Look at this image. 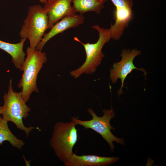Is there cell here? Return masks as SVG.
<instances>
[{
  "label": "cell",
  "instance_id": "cell-1",
  "mask_svg": "<svg viewBox=\"0 0 166 166\" xmlns=\"http://www.w3.org/2000/svg\"><path fill=\"white\" fill-rule=\"evenodd\" d=\"M26 57L19 70L23 72L17 86L21 89L22 96L27 102L33 92L38 93L37 85L38 74L46 63V53L42 50L30 46L26 50Z\"/></svg>",
  "mask_w": 166,
  "mask_h": 166
},
{
  "label": "cell",
  "instance_id": "cell-2",
  "mask_svg": "<svg viewBox=\"0 0 166 166\" xmlns=\"http://www.w3.org/2000/svg\"><path fill=\"white\" fill-rule=\"evenodd\" d=\"M12 82L11 79L8 91L3 96L4 104L2 117L8 122L14 124L18 128L24 131L28 137L30 132L35 128L26 127L23 124V120L28 116L30 109L23 99L21 92H17L14 91Z\"/></svg>",
  "mask_w": 166,
  "mask_h": 166
},
{
  "label": "cell",
  "instance_id": "cell-3",
  "mask_svg": "<svg viewBox=\"0 0 166 166\" xmlns=\"http://www.w3.org/2000/svg\"><path fill=\"white\" fill-rule=\"evenodd\" d=\"M92 27L97 30L99 34L98 39L96 43H84L77 37L74 38L75 41L83 45L86 54V60L83 65L70 73L71 76L74 78L79 77L83 73L91 74L96 71L105 57L102 51V48L104 45L108 42L111 38L109 29L101 28L97 25L93 26Z\"/></svg>",
  "mask_w": 166,
  "mask_h": 166
},
{
  "label": "cell",
  "instance_id": "cell-4",
  "mask_svg": "<svg viewBox=\"0 0 166 166\" xmlns=\"http://www.w3.org/2000/svg\"><path fill=\"white\" fill-rule=\"evenodd\" d=\"M76 125L72 120L69 122H58L54 126L49 143L56 155L63 163L73 153V149L78 139Z\"/></svg>",
  "mask_w": 166,
  "mask_h": 166
},
{
  "label": "cell",
  "instance_id": "cell-5",
  "mask_svg": "<svg viewBox=\"0 0 166 166\" xmlns=\"http://www.w3.org/2000/svg\"><path fill=\"white\" fill-rule=\"evenodd\" d=\"M48 17L40 5L28 8V14L24 21L19 35L21 38L28 39L30 47L36 48L48 29Z\"/></svg>",
  "mask_w": 166,
  "mask_h": 166
},
{
  "label": "cell",
  "instance_id": "cell-6",
  "mask_svg": "<svg viewBox=\"0 0 166 166\" xmlns=\"http://www.w3.org/2000/svg\"><path fill=\"white\" fill-rule=\"evenodd\" d=\"M104 115L101 117H98L93 109L89 108L88 112L91 115L92 118L88 121H82L74 117L71 119L76 124L80 125L86 128H90L99 133L108 142L112 152L114 151V146L113 141H115L122 145L124 144L123 139L114 136L111 132V129L114 130L115 128L111 126L110 121L114 117L115 113L112 108L110 109L102 110Z\"/></svg>",
  "mask_w": 166,
  "mask_h": 166
},
{
  "label": "cell",
  "instance_id": "cell-7",
  "mask_svg": "<svg viewBox=\"0 0 166 166\" xmlns=\"http://www.w3.org/2000/svg\"><path fill=\"white\" fill-rule=\"evenodd\" d=\"M140 54V51L136 49L131 50L130 49H123L121 54L122 57L121 60L118 62L114 63L113 68L110 69V77L112 83L113 84L116 83L118 78L121 80V87L117 92L118 96L123 93L122 89L124 87V81L127 75L133 70L139 69L144 72L145 75L146 74L145 71L143 69L137 68L133 63L134 58Z\"/></svg>",
  "mask_w": 166,
  "mask_h": 166
},
{
  "label": "cell",
  "instance_id": "cell-8",
  "mask_svg": "<svg viewBox=\"0 0 166 166\" xmlns=\"http://www.w3.org/2000/svg\"><path fill=\"white\" fill-rule=\"evenodd\" d=\"M73 0H48L44 4V10L49 19L48 29L64 17L73 15L77 13L71 6Z\"/></svg>",
  "mask_w": 166,
  "mask_h": 166
},
{
  "label": "cell",
  "instance_id": "cell-9",
  "mask_svg": "<svg viewBox=\"0 0 166 166\" xmlns=\"http://www.w3.org/2000/svg\"><path fill=\"white\" fill-rule=\"evenodd\" d=\"M85 17L82 14H75L64 17L55 23L47 33L45 34L36 48L42 50L46 42L56 35L70 28H74L83 23Z\"/></svg>",
  "mask_w": 166,
  "mask_h": 166
},
{
  "label": "cell",
  "instance_id": "cell-10",
  "mask_svg": "<svg viewBox=\"0 0 166 166\" xmlns=\"http://www.w3.org/2000/svg\"><path fill=\"white\" fill-rule=\"evenodd\" d=\"M117 157H105L95 155L78 156L73 153L64 163L66 166H104L113 164L119 159Z\"/></svg>",
  "mask_w": 166,
  "mask_h": 166
},
{
  "label": "cell",
  "instance_id": "cell-11",
  "mask_svg": "<svg viewBox=\"0 0 166 166\" xmlns=\"http://www.w3.org/2000/svg\"><path fill=\"white\" fill-rule=\"evenodd\" d=\"M114 14L115 23L111 24L109 29L111 38L117 40L123 35L125 29L132 18V8L116 7Z\"/></svg>",
  "mask_w": 166,
  "mask_h": 166
},
{
  "label": "cell",
  "instance_id": "cell-12",
  "mask_svg": "<svg viewBox=\"0 0 166 166\" xmlns=\"http://www.w3.org/2000/svg\"><path fill=\"white\" fill-rule=\"evenodd\" d=\"M26 40L25 38H21L18 43H11L0 39V49L11 56L12 63L18 69L22 67L25 59L26 54L23 51V48Z\"/></svg>",
  "mask_w": 166,
  "mask_h": 166
},
{
  "label": "cell",
  "instance_id": "cell-13",
  "mask_svg": "<svg viewBox=\"0 0 166 166\" xmlns=\"http://www.w3.org/2000/svg\"><path fill=\"white\" fill-rule=\"evenodd\" d=\"M107 0H73V7L77 13L83 15L85 13L94 11L100 14Z\"/></svg>",
  "mask_w": 166,
  "mask_h": 166
},
{
  "label": "cell",
  "instance_id": "cell-14",
  "mask_svg": "<svg viewBox=\"0 0 166 166\" xmlns=\"http://www.w3.org/2000/svg\"><path fill=\"white\" fill-rule=\"evenodd\" d=\"M8 122L2 117H0V145L4 141H8L14 147L20 149L24 146L25 143L13 134L9 128Z\"/></svg>",
  "mask_w": 166,
  "mask_h": 166
},
{
  "label": "cell",
  "instance_id": "cell-15",
  "mask_svg": "<svg viewBox=\"0 0 166 166\" xmlns=\"http://www.w3.org/2000/svg\"><path fill=\"white\" fill-rule=\"evenodd\" d=\"M115 7L132 8L133 2L132 0H110Z\"/></svg>",
  "mask_w": 166,
  "mask_h": 166
},
{
  "label": "cell",
  "instance_id": "cell-16",
  "mask_svg": "<svg viewBox=\"0 0 166 166\" xmlns=\"http://www.w3.org/2000/svg\"><path fill=\"white\" fill-rule=\"evenodd\" d=\"M3 109V106H0V115L1 114Z\"/></svg>",
  "mask_w": 166,
  "mask_h": 166
},
{
  "label": "cell",
  "instance_id": "cell-17",
  "mask_svg": "<svg viewBox=\"0 0 166 166\" xmlns=\"http://www.w3.org/2000/svg\"><path fill=\"white\" fill-rule=\"evenodd\" d=\"M41 2L45 3L48 0H39Z\"/></svg>",
  "mask_w": 166,
  "mask_h": 166
}]
</instances>
